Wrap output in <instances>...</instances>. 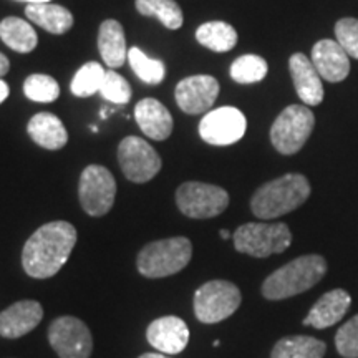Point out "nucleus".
Masks as SVG:
<instances>
[{
  "label": "nucleus",
  "instance_id": "1",
  "mask_svg": "<svg viewBox=\"0 0 358 358\" xmlns=\"http://www.w3.org/2000/svg\"><path fill=\"white\" fill-rule=\"evenodd\" d=\"M77 244V229L66 221H53L40 226L27 239L22 250V266L34 279L53 277L69 261Z\"/></svg>",
  "mask_w": 358,
  "mask_h": 358
},
{
  "label": "nucleus",
  "instance_id": "2",
  "mask_svg": "<svg viewBox=\"0 0 358 358\" xmlns=\"http://www.w3.org/2000/svg\"><path fill=\"white\" fill-rule=\"evenodd\" d=\"M308 196V179L303 174L289 173L259 187L250 199V209L256 217L268 221L301 208Z\"/></svg>",
  "mask_w": 358,
  "mask_h": 358
},
{
  "label": "nucleus",
  "instance_id": "3",
  "mask_svg": "<svg viewBox=\"0 0 358 358\" xmlns=\"http://www.w3.org/2000/svg\"><path fill=\"white\" fill-rule=\"evenodd\" d=\"M327 274V261L317 254H308L285 264L264 280L262 295L268 301H284L317 285Z\"/></svg>",
  "mask_w": 358,
  "mask_h": 358
},
{
  "label": "nucleus",
  "instance_id": "4",
  "mask_svg": "<svg viewBox=\"0 0 358 358\" xmlns=\"http://www.w3.org/2000/svg\"><path fill=\"white\" fill-rule=\"evenodd\" d=\"M191 257L192 244L187 237H169L146 244L138 254L136 267L143 277L161 279L181 272Z\"/></svg>",
  "mask_w": 358,
  "mask_h": 358
},
{
  "label": "nucleus",
  "instance_id": "5",
  "mask_svg": "<svg viewBox=\"0 0 358 358\" xmlns=\"http://www.w3.org/2000/svg\"><path fill=\"white\" fill-rule=\"evenodd\" d=\"M292 244V232L284 222H248L234 232V248L237 252L252 257H268L282 254Z\"/></svg>",
  "mask_w": 358,
  "mask_h": 358
},
{
  "label": "nucleus",
  "instance_id": "6",
  "mask_svg": "<svg viewBox=\"0 0 358 358\" xmlns=\"http://www.w3.org/2000/svg\"><path fill=\"white\" fill-rule=\"evenodd\" d=\"M315 127V116L306 105H290L271 128V141L280 155H295L302 150Z\"/></svg>",
  "mask_w": 358,
  "mask_h": 358
},
{
  "label": "nucleus",
  "instance_id": "7",
  "mask_svg": "<svg viewBox=\"0 0 358 358\" xmlns=\"http://www.w3.org/2000/svg\"><path fill=\"white\" fill-rule=\"evenodd\" d=\"M241 302V290L232 282L209 280L196 290L194 315L203 324H217L229 319Z\"/></svg>",
  "mask_w": 358,
  "mask_h": 358
},
{
  "label": "nucleus",
  "instance_id": "8",
  "mask_svg": "<svg viewBox=\"0 0 358 358\" xmlns=\"http://www.w3.org/2000/svg\"><path fill=\"white\" fill-rule=\"evenodd\" d=\"M176 206L191 219H211L226 211L229 206V194L219 186L187 181L178 187Z\"/></svg>",
  "mask_w": 358,
  "mask_h": 358
},
{
  "label": "nucleus",
  "instance_id": "9",
  "mask_svg": "<svg viewBox=\"0 0 358 358\" xmlns=\"http://www.w3.org/2000/svg\"><path fill=\"white\" fill-rule=\"evenodd\" d=\"M116 181L108 169L100 164H90L78 181V198L83 211L93 217L110 213L115 204Z\"/></svg>",
  "mask_w": 358,
  "mask_h": 358
},
{
  "label": "nucleus",
  "instance_id": "10",
  "mask_svg": "<svg viewBox=\"0 0 358 358\" xmlns=\"http://www.w3.org/2000/svg\"><path fill=\"white\" fill-rule=\"evenodd\" d=\"M48 342L58 358H90L93 352L92 332L77 317H58L48 327Z\"/></svg>",
  "mask_w": 358,
  "mask_h": 358
},
{
  "label": "nucleus",
  "instance_id": "11",
  "mask_svg": "<svg viewBox=\"0 0 358 358\" xmlns=\"http://www.w3.org/2000/svg\"><path fill=\"white\" fill-rule=\"evenodd\" d=\"M118 163L124 178L138 185L151 181L161 169V158L155 148L138 136H127L120 143Z\"/></svg>",
  "mask_w": 358,
  "mask_h": 358
},
{
  "label": "nucleus",
  "instance_id": "12",
  "mask_svg": "<svg viewBox=\"0 0 358 358\" xmlns=\"http://www.w3.org/2000/svg\"><path fill=\"white\" fill-rule=\"evenodd\" d=\"M245 128H248V122L243 111L234 106H222V108L209 111L201 120L199 134L208 145L229 146L244 136Z\"/></svg>",
  "mask_w": 358,
  "mask_h": 358
},
{
  "label": "nucleus",
  "instance_id": "13",
  "mask_svg": "<svg viewBox=\"0 0 358 358\" xmlns=\"http://www.w3.org/2000/svg\"><path fill=\"white\" fill-rule=\"evenodd\" d=\"M219 95V83L211 75H194L181 80L176 85L178 106L187 115L206 113Z\"/></svg>",
  "mask_w": 358,
  "mask_h": 358
},
{
  "label": "nucleus",
  "instance_id": "14",
  "mask_svg": "<svg viewBox=\"0 0 358 358\" xmlns=\"http://www.w3.org/2000/svg\"><path fill=\"white\" fill-rule=\"evenodd\" d=\"M146 338L151 347L164 355H178L189 342V329L179 317H161L148 327Z\"/></svg>",
  "mask_w": 358,
  "mask_h": 358
},
{
  "label": "nucleus",
  "instance_id": "15",
  "mask_svg": "<svg viewBox=\"0 0 358 358\" xmlns=\"http://www.w3.org/2000/svg\"><path fill=\"white\" fill-rule=\"evenodd\" d=\"M312 64L319 71L320 78L330 83L342 82L350 73V60L337 40L325 38L313 45Z\"/></svg>",
  "mask_w": 358,
  "mask_h": 358
},
{
  "label": "nucleus",
  "instance_id": "16",
  "mask_svg": "<svg viewBox=\"0 0 358 358\" xmlns=\"http://www.w3.org/2000/svg\"><path fill=\"white\" fill-rule=\"evenodd\" d=\"M43 319V308L35 301H20L0 312V337L20 338Z\"/></svg>",
  "mask_w": 358,
  "mask_h": 358
},
{
  "label": "nucleus",
  "instance_id": "17",
  "mask_svg": "<svg viewBox=\"0 0 358 358\" xmlns=\"http://www.w3.org/2000/svg\"><path fill=\"white\" fill-rule=\"evenodd\" d=\"M289 69L295 92L303 101V105H320L324 101V85H322L319 71L313 66L310 58L303 53H294L289 60Z\"/></svg>",
  "mask_w": 358,
  "mask_h": 358
},
{
  "label": "nucleus",
  "instance_id": "18",
  "mask_svg": "<svg viewBox=\"0 0 358 358\" xmlns=\"http://www.w3.org/2000/svg\"><path fill=\"white\" fill-rule=\"evenodd\" d=\"M352 297L347 290L335 289L322 295V297L313 303L310 312L303 319V325L313 327V329H327L332 327L343 319L348 308H350Z\"/></svg>",
  "mask_w": 358,
  "mask_h": 358
},
{
  "label": "nucleus",
  "instance_id": "19",
  "mask_svg": "<svg viewBox=\"0 0 358 358\" xmlns=\"http://www.w3.org/2000/svg\"><path fill=\"white\" fill-rule=\"evenodd\" d=\"M134 118L138 127L148 138L155 141H164L173 133V116L163 103L155 98H145L134 108Z\"/></svg>",
  "mask_w": 358,
  "mask_h": 358
},
{
  "label": "nucleus",
  "instance_id": "20",
  "mask_svg": "<svg viewBox=\"0 0 358 358\" xmlns=\"http://www.w3.org/2000/svg\"><path fill=\"white\" fill-rule=\"evenodd\" d=\"M29 136L45 150H62L69 141L65 124L53 113H37L27 124Z\"/></svg>",
  "mask_w": 358,
  "mask_h": 358
},
{
  "label": "nucleus",
  "instance_id": "21",
  "mask_svg": "<svg viewBox=\"0 0 358 358\" xmlns=\"http://www.w3.org/2000/svg\"><path fill=\"white\" fill-rule=\"evenodd\" d=\"M98 48L100 55L111 70L120 69L124 65L128 58L127 40H124V30L120 22L105 20L100 25L98 32Z\"/></svg>",
  "mask_w": 358,
  "mask_h": 358
},
{
  "label": "nucleus",
  "instance_id": "22",
  "mask_svg": "<svg viewBox=\"0 0 358 358\" xmlns=\"http://www.w3.org/2000/svg\"><path fill=\"white\" fill-rule=\"evenodd\" d=\"M25 15L34 22L35 25L42 27L43 30L53 35H62L69 32L73 25V15L69 8L57 6L52 2L43 3H29L25 8Z\"/></svg>",
  "mask_w": 358,
  "mask_h": 358
},
{
  "label": "nucleus",
  "instance_id": "23",
  "mask_svg": "<svg viewBox=\"0 0 358 358\" xmlns=\"http://www.w3.org/2000/svg\"><path fill=\"white\" fill-rule=\"evenodd\" d=\"M0 38L8 48L19 53L32 52L38 43L34 27L19 17H7L0 22Z\"/></svg>",
  "mask_w": 358,
  "mask_h": 358
},
{
  "label": "nucleus",
  "instance_id": "24",
  "mask_svg": "<svg viewBox=\"0 0 358 358\" xmlns=\"http://www.w3.org/2000/svg\"><path fill=\"white\" fill-rule=\"evenodd\" d=\"M325 342L307 335L280 338L271 352V358H324Z\"/></svg>",
  "mask_w": 358,
  "mask_h": 358
},
{
  "label": "nucleus",
  "instance_id": "25",
  "mask_svg": "<svg viewBox=\"0 0 358 358\" xmlns=\"http://www.w3.org/2000/svg\"><path fill=\"white\" fill-rule=\"evenodd\" d=\"M196 40L209 50L224 53L237 45L236 29L226 22H206L196 30Z\"/></svg>",
  "mask_w": 358,
  "mask_h": 358
},
{
  "label": "nucleus",
  "instance_id": "26",
  "mask_svg": "<svg viewBox=\"0 0 358 358\" xmlns=\"http://www.w3.org/2000/svg\"><path fill=\"white\" fill-rule=\"evenodd\" d=\"M136 10L145 17H156L169 30H178L185 22L181 7L174 0H136Z\"/></svg>",
  "mask_w": 358,
  "mask_h": 358
},
{
  "label": "nucleus",
  "instance_id": "27",
  "mask_svg": "<svg viewBox=\"0 0 358 358\" xmlns=\"http://www.w3.org/2000/svg\"><path fill=\"white\" fill-rule=\"evenodd\" d=\"M105 75L106 71L103 70V66L98 62H88L75 73L73 80H71V93L78 98H88L95 95V93H100Z\"/></svg>",
  "mask_w": 358,
  "mask_h": 358
},
{
  "label": "nucleus",
  "instance_id": "28",
  "mask_svg": "<svg viewBox=\"0 0 358 358\" xmlns=\"http://www.w3.org/2000/svg\"><path fill=\"white\" fill-rule=\"evenodd\" d=\"M128 60L129 65L136 77L148 85H158L164 80V75H166V66L161 60H155V58H150L145 55L140 48L133 47L129 48L128 52Z\"/></svg>",
  "mask_w": 358,
  "mask_h": 358
},
{
  "label": "nucleus",
  "instance_id": "29",
  "mask_svg": "<svg viewBox=\"0 0 358 358\" xmlns=\"http://www.w3.org/2000/svg\"><path fill=\"white\" fill-rule=\"evenodd\" d=\"M267 62L259 55H243L231 65V78L241 85L257 83L266 78Z\"/></svg>",
  "mask_w": 358,
  "mask_h": 358
},
{
  "label": "nucleus",
  "instance_id": "30",
  "mask_svg": "<svg viewBox=\"0 0 358 358\" xmlns=\"http://www.w3.org/2000/svg\"><path fill=\"white\" fill-rule=\"evenodd\" d=\"M24 93L29 100L37 103H52L60 95V87L50 75H30L24 83Z\"/></svg>",
  "mask_w": 358,
  "mask_h": 358
},
{
  "label": "nucleus",
  "instance_id": "31",
  "mask_svg": "<svg viewBox=\"0 0 358 358\" xmlns=\"http://www.w3.org/2000/svg\"><path fill=\"white\" fill-rule=\"evenodd\" d=\"M100 93L106 101L116 103V105H124V103L131 100V87H129L127 80H124L120 73H116L115 70L106 71Z\"/></svg>",
  "mask_w": 358,
  "mask_h": 358
},
{
  "label": "nucleus",
  "instance_id": "32",
  "mask_svg": "<svg viewBox=\"0 0 358 358\" xmlns=\"http://www.w3.org/2000/svg\"><path fill=\"white\" fill-rule=\"evenodd\" d=\"M335 347L343 358H358V315L340 327L335 335Z\"/></svg>",
  "mask_w": 358,
  "mask_h": 358
},
{
  "label": "nucleus",
  "instance_id": "33",
  "mask_svg": "<svg viewBox=\"0 0 358 358\" xmlns=\"http://www.w3.org/2000/svg\"><path fill=\"white\" fill-rule=\"evenodd\" d=\"M335 37L342 45L348 57L358 60V20L357 19H342L335 25Z\"/></svg>",
  "mask_w": 358,
  "mask_h": 358
},
{
  "label": "nucleus",
  "instance_id": "34",
  "mask_svg": "<svg viewBox=\"0 0 358 358\" xmlns=\"http://www.w3.org/2000/svg\"><path fill=\"white\" fill-rule=\"evenodd\" d=\"M8 70H10V62H8V58L3 53H0V78L6 77Z\"/></svg>",
  "mask_w": 358,
  "mask_h": 358
},
{
  "label": "nucleus",
  "instance_id": "35",
  "mask_svg": "<svg viewBox=\"0 0 358 358\" xmlns=\"http://www.w3.org/2000/svg\"><path fill=\"white\" fill-rule=\"evenodd\" d=\"M8 92H10V90H8V85L3 82V80H0V103L8 96Z\"/></svg>",
  "mask_w": 358,
  "mask_h": 358
},
{
  "label": "nucleus",
  "instance_id": "36",
  "mask_svg": "<svg viewBox=\"0 0 358 358\" xmlns=\"http://www.w3.org/2000/svg\"><path fill=\"white\" fill-rule=\"evenodd\" d=\"M140 358H169V357L164 355V353H145V355H141Z\"/></svg>",
  "mask_w": 358,
  "mask_h": 358
},
{
  "label": "nucleus",
  "instance_id": "37",
  "mask_svg": "<svg viewBox=\"0 0 358 358\" xmlns=\"http://www.w3.org/2000/svg\"><path fill=\"white\" fill-rule=\"evenodd\" d=\"M219 236H221L222 239L226 241V239H229V237H231V232L226 231V229H222V231H219Z\"/></svg>",
  "mask_w": 358,
  "mask_h": 358
},
{
  "label": "nucleus",
  "instance_id": "38",
  "mask_svg": "<svg viewBox=\"0 0 358 358\" xmlns=\"http://www.w3.org/2000/svg\"><path fill=\"white\" fill-rule=\"evenodd\" d=\"M20 2H29V3H43V2H52V0H20Z\"/></svg>",
  "mask_w": 358,
  "mask_h": 358
},
{
  "label": "nucleus",
  "instance_id": "39",
  "mask_svg": "<svg viewBox=\"0 0 358 358\" xmlns=\"http://www.w3.org/2000/svg\"><path fill=\"white\" fill-rule=\"evenodd\" d=\"M92 131H93V133H96V131H98V128H96V124H92Z\"/></svg>",
  "mask_w": 358,
  "mask_h": 358
}]
</instances>
